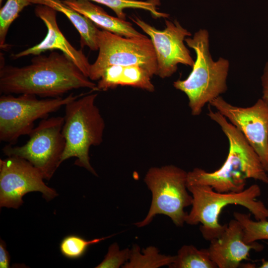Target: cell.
<instances>
[{"mask_svg": "<svg viewBox=\"0 0 268 268\" xmlns=\"http://www.w3.org/2000/svg\"><path fill=\"white\" fill-rule=\"evenodd\" d=\"M89 79L66 55L52 52L48 56H35L30 65L22 67L1 66L0 92L56 98L81 88L98 91Z\"/></svg>", "mask_w": 268, "mask_h": 268, "instance_id": "obj_1", "label": "cell"}, {"mask_svg": "<svg viewBox=\"0 0 268 268\" xmlns=\"http://www.w3.org/2000/svg\"><path fill=\"white\" fill-rule=\"evenodd\" d=\"M208 109L207 116L219 126L228 140V155L221 167L214 172L199 168L188 172L187 185H207L218 192L227 193L243 191L248 179L268 184L267 172L241 132L218 111L210 107Z\"/></svg>", "mask_w": 268, "mask_h": 268, "instance_id": "obj_2", "label": "cell"}, {"mask_svg": "<svg viewBox=\"0 0 268 268\" xmlns=\"http://www.w3.org/2000/svg\"><path fill=\"white\" fill-rule=\"evenodd\" d=\"M187 188L193 200L190 212L185 223L190 225L201 224L200 231L206 240L211 241L220 237L227 224L219 223V216L222 209L229 204H238L247 208L257 220L268 218V208L257 198L261 190L253 184L240 192L220 193L211 187L203 185H189Z\"/></svg>", "mask_w": 268, "mask_h": 268, "instance_id": "obj_3", "label": "cell"}, {"mask_svg": "<svg viewBox=\"0 0 268 268\" xmlns=\"http://www.w3.org/2000/svg\"><path fill=\"white\" fill-rule=\"evenodd\" d=\"M185 41L195 51L196 59L188 77L174 81L173 86L186 94L192 114L198 116L206 104L226 91L229 63L223 58L216 61L212 60L209 50V34L205 29H200L192 38L187 37Z\"/></svg>", "mask_w": 268, "mask_h": 268, "instance_id": "obj_4", "label": "cell"}, {"mask_svg": "<svg viewBox=\"0 0 268 268\" xmlns=\"http://www.w3.org/2000/svg\"><path fill=\"white\" fill-rule=\"evenodd\" d=\"M97 93L83 95L67 103L62 133L65 147L61 163L75 157L74 164L97 174L90 162L89 149L103 141L105 127L104 120L95 104Z\"/></svg>", "mask_w": 268, "mask_h": 268, "instance_id": "obj_5", "label": "cell"}, {"mask_svg": "<svg viewBox=\"0 0 268 268\" xmlns=\"http://www.w3.org/2000/svg\"><path fill=\"white\" fill-rule=\"evenodd\" d=\"M187 172L173 165L149 168L144 181L152 194L151 205L145 217L134 224L143 227L155 215L163 214L177 226H183L188 214L184 209L192 205L193 200L187 188Z\"/></svg>", "mask_w": 268, "mask_h": 268, "instance_id": "obj_6", "label": "cell"}, {"mask_svg": "<svg viewBox=\"0 0 268 268\" xmlns=\"http://www.w3.org/2000/svg\"><path fill=\"white\" fill-rule=\"evenodd\" d=\"M83 95L72 93L65 98L39 99L32 94L17 97L2 94L0 97V141L15 144L20 136L30 134L36 120L47 118L50 113Z\"/></svg>", "mask_w": 268, "mask_h": 268, "instance_id": "obj_7", "label": "cell"}, {"mask_svg": "<svg viewBox=\"0 0 268 268\" xmlns=\"http://www.w3.org/2000/svg\"><path fill=\"white\" fill-rule=\"evenodd\" d=\"M64 117L42 119L30 134L29 139L21 146L8 144L2 149L6 156L18 157L29 162L49 180L61 164L65 147L62 133Z\"/></svg>", "mask_w": 268, "mask_h": 268, "instance_id": "obj_8", "label": "cell"}, {"mask_svg": "<svg viewBox=\"0 0 268 268\" xmlns=\"http://www.w3.org/2000/svg\"><path fill=\"white\" fill-rule=\"evenodd\" d=\"M99 54L90 65L88 78H100L102 72L112 65L138 66L153 76L156 74L157 61L152 41L147 36L129 38L99 30L97 34Z\"/></svg>", "mask_w": 268, "mask_h": 268, "instance_id": "obj_9", "label": "cell"}, {"mask_svg": "<svg viewBox=\"0 0 268 268\" xmlns=\"http://www.w3.org/2000/svg\"><path fill=\"white\" fill-rule=\"evenodd\" d=\"M43 177L29 162L23 158L7 156L0 159V207L17 209L23 203V197L39 192L48 201L58 194L47 186Z\"/></svg>", "mask_w": 268, "mask_h": 268, "instance_id": "obj_10", "label": "cell"}, {"mask_svg": "<svg viewBox=\"0 0 268 268\" xmlns=\"http://www.w3.org/2000/svg\"><path fill=\"white\" fill-rule=\"evenodd\" d=\"M130 19L150 37L156 57V75L162 78L170 77L176 71L179 64L193 67L195 62L184 43L191 34L177 20H166L165 28L160 30L138 17Z\"/></svg>", "mask_w": 268, "mask_h": 268, "instance_id": "obj_11", "label": "cell"}, {"mask_svg": "<svg viewBox=\"0 0 268 268\" xmlns=\"http://www.w3.org/2000/svg\"><path fill=\"white\" fill-rule=\"evenodd\" d=\"M209 104L239 130L268 172V107L259 99L253 105H233L218 96Z\"/></svg>", "mask_w": 268, "mask_h": 268, "instance_id": "obj_12", "label": "cell"}, {"mask_svg": "<svg viewBox=\"0 0 268 268\" xmlns=\"http://www.w3.org/2000/svg\"><path fill=\"white\" fill-rule=\"evenodd\" d=\"M35 13L46 26V36L39 44L18 53L12 54L11 57L17 59L30 55H38L48 50H59L88 77L91 64L82 50L74 48L61 31L57 22L56 11L48 6L37 4L35 8Z\"/></svg>", "mask_w": 268, "mask_h": 268, "instance_id": "obj_13", "label": "cell"}, {"mask_svg": "<svg viewBox=\"0 0 268 268\" xmlns=\"http://www.w3.org/2000/svg\"><path fill=\"white\" fill-rule=\"evenodd\" d=\"M244 231L236 219L231 220L222 235L211 241L207 249L212 261L219 268H237L248 259L251 250L261 251L263 246L257 242L246 243Z\"/></svg>", "mask_w": 268, "mask_h": 268, "instance_id": "obj_14", "label": "cell"}, {"mask_svg": "<svg viewBox=\"0 0 268 268\" xmlns=\"http://www.w3.org/2000/svg\"><path fill=\"white\" fill-rule=\"evenodd\" d=\"M152 76L138 66L112 65L106 67L97 84L98 91H106L119 85L130 86L150 92L154 91Z\"/></svg>", "mask_w": 268, "mask_h": 268, "instance_id": "obj_15", "label": "cell"}, {"mask_svg": "<svg viewBox=\"0 0 268 268\" xmlns=\"http://www.w3.org/2000/svg\"><path fill=\"white\" fill-rule=\"evenodd\" d=\"M68 5L82 15L89 18L96 26L102 30L129 38L146 36L133 26L131 23L119 17L108 14L101 7L87 0H63Z\"/></svg>", "mask_w": 268, "mask_h": 268, "instance_id": "obj_16", "label": "cell"}, {"mask_svg": "<svg viewBox=\"0 0 268 268\" xmlns=\"http://www.w3.org/2000/svg\"><path fill=\"white\" fill-rule=\"evenodd\" d=\"M31 3L48 6L64 14L80 36L81 46H86L92 51L98 50L99 29L89 18L71 8L61 0H29Z\"/></svg>", "mask_w": 268, "mask_h": 268, "instance_id": "obj_17", "label": "cell"}, {"mask_svg": "<svg viewBox=\"0 0 268 268\" xmlns=\"http://www.w3.org/2000/svg\"><path fill=\"white\" fill-rule=\"evenodd\" d=\"M175 259V256L161 254L155 246H148L140 249L137 244H134L131 249L129 261L122 268H158L169 266Z\"/></svg>", "mask_w": 268, "mask_h": 268, "instance_id": "obj_18", "label": "cell"}, {"mask_svg": "<svg viewBox=\"0 0 268 268\" xmlns=\"http://www.w3.org/2000/svg\"><path fill=\"white\" fill-rule=\"evenodd\" d=\"M170 268H216L207 249H198L193 245H184L178 251Z\"/></svg>", "mask_w": 268, "mask_h": 268, "instance_id": "obj_19", "label": "cell"}, {"mask_svg": "<svg viewBox=\"0 0 268 268\" xmlns=\"http://www.w3.org/2000/svg\"><path fill=\"white\" fill-rule=\"evenodd\" d=\"M94 1L110 8L118 17L125 20L126 14L124 10L127 8L142 9L149 11L155 18H167L169 14L158 11L157 6L160 0H87Z\"/></svg>", "mask_w": 268, "mask_h": 268, "instance_id": "obj_20", "label": "cell"}, {"mask_svg": "<svg viewBox=\"0 0 268 268\" xmlns=\"http://www.w3.org/2000/svg\"><path fill=\"white\" fill-rule=\"evenodd\" d=\"M113 235L87 240L77 235H68L61 241L60 250L65 257L69 259H77L85 254L90 245L98 243Z\"/></svg>", "mask_w": 268, "mask_h": 268, "instance_id": "obj_21", "label": "cell"}, {"mask_svg": "<svg viewBox=\"0 0 268 268\" xmlns=\"http://www.w3.org/2000/svg\"><path fill=\"white\" fill-rule=\"evenodd\" d=\"M234 218L242 225L244 231V240L252 243L260 240H268V221L253 220L250 215L238 212L233 213Z\"/></svg>", "mask_w": 268, "mask_h": 268, "instance_id": "obj_22", "label": "cell"}, {"mask_svg": "<svg viewBox=\"0 0 268 268\" xmlns=\"http://www.w3.org/2000/svg\"><path fill=\"white\" fill-rule=\"evenodd\" d=\"M32 3L29 0H7L0 10V47H5L8 29L23 9Z\"/></svg>", "mask_w": 268, "mask_h": 268, "instance_id": "obj_23", "label": "cell"}, {"mask_svg": "<svg viewBox=\"0 0 268 268\" xmlns=\"http://www.w3.org/2000/svg\"><path fill=\"white\" fill-rule=\"evenodd\" d=\"M131 249L128 248L120 250L118 244L115 242L108 248L103 260L96 268H119L122 267L129 260Z\"/></svg>", "mask_w": 268, "mask_h": 268, "instance_id": "obj_24", "label": "cell"}, {"mask_svg": "<svg viewBox=\"0 0 268 268\" xmlns=\"http://www.w3.org/2000/svg\"><path fill=\"white\" fill-rule=\"evenodd\" d=\"M262 87V99L268 107V61L266 63L261 76Z\"/></svg>", "mask_w": 268, "mask_h": 268, "instance_id": "obj_25", "label": "cell"}, {"mask_svg": "<svg viewBox=\"0 0 268 268\" xmlns=\"http://www.w3.org/2000/svg\"><path fill=\"white\" fill-rule=\"evenodd\" d=\"M10 257L6 250L5 242L1 239L0 240V268H8L10 267Z\"/></svg>", "mask_w": 268, "mask_h": 268, "instance_id": "obj_26", "label": "cell"}, {"mask_svg": "<svg viewBox=\"0 0 268 268\" xmlns=\"http://www.w3.org/2000/svg\"><path fill=\"white\" fill-rule=\"evenodd\" d=\"M260 268H268V261H265L263 260L262 261V263L261 266L259 267Z\"/></svg>", "mask_w": 268, "mask_h": 268, "instance_id": "obj_27", "label": "cell"}, {"mask_svg": "<svg viewBox=\"0 0 268 268\" xmlns=\"http://www.w3.org/2000/svg\"><path fill=\"white\" fill-rule=\"evenodd\" d=\"M2 0H0V5H1V2H2Z\"/></svg>", "mask_w": 268, "mask_h": 268, "instance_id": "obj_28", "label": "cell"}]
</instances>
